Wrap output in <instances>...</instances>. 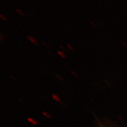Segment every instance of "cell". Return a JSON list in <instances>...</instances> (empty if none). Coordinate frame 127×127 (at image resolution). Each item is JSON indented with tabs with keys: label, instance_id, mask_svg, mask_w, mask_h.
<instances>
[{
	"label": "cell",
	"instance_id": "6da1fadb",
	"mask_svg": "<svg viewBox=\"0 0 127 127\" xmlns=\"http://www.w3.org/2000/svg\"><path fill=\"white\" fill-rule=\"evenodd\" d=\"M28 39H29L30 41H31L32 43H33V44H34V45H38L37 41H36V40L34 38L31 37V36H28Z\"/></svg>",
	"mask_w": 127,
	"mask_h": 127
},
{
	"label": "cell",
	"instance_id": "3957f363",
	"mask_svg": "<svg viewBox=\"0 0 127 127\" xmlns=\"http://www.w3.org/2000/svg\"><path fill=\"white\" fill-rule=\"evenodd\" d=\"M58 54L60 55V56H61L62 57H63V58H66L65 55L64 54L63 52H62V51H58Z\"/></svg>",
	"mask_w": 127,
	"mask_h": 127
},
{
	"label": "cell",
	"instance_id": "52a82bcc",
	"mask_svg": "<svg viewBox=\"0 0 127 127\" xmlns=\"http://www.w3.org/2000/svg\"><path fill=\"white\" fill-rule=\"evenodd\" d=\"M71 73H72V74H74V75H75V76H76V77H77V74H75V73H74V72H73V71H71Z\"/></svg>",
	"mask_w": 127,
	"mask_h": 127
},
{
	"label": "cell",
	"instance_id": "5b68a950",
	"mask_svg": "<svg viewBox=\"0 0 127 127\" xmlns=\"http://www.w3.org/2000/svg\"><path fill=\"white\" fill-rule=\"evenodd\" d=\"M67 47H68V48H69L70 49V50H71H71H72V51H74V49L72 48V46H70V45H69V44H68V45H67Z\"/></svg>",
	"mask_w": 127,
	"mask_h": 127
},
{
	"label": "cell",
	"instance_id": "277c9868",
	"mask_svg": "<svg viewBox=\"0 0 127 127\" xmlns=\"http://www.w3.org/2000/svg\"><path fill=\"white\" fill-rule=\"evenodd\" d=\"M16 11H17V12H19V13H20V14H21V15H24V14H23V12H22L20 10H18V9H16Z\"/></svg>",
	"mask_w": 127,
	"mask_h": 127
},
{
	"label": "cell",
	"instance_id": "7a4b0ae2",
	"mask_svg": "<svg viewBox=\"0 0 127 127\" xmlns=\"http://www.w3.org/2000/svg\"><path fill=\"white\" fill-rule=\"evenodd\" d=\"M52 97H53L54 99L55 100H56L57 101H60V98L58 97V96L56 94H52Z\"/></svg>",
	"mask_w": 127,
	"mask_h": 127
},
{
	"label": "cell",
	"instance_id": "8992f818",
	"mask_svg": "<svg viewBox=\"0 0 127 127\" xmlns=\"http://www.w3.org/2000/svg\"><path fill=\"white\" fill-rule=\"evenodd\" d=\"M1 18H3V20H6V18H5V17H3V16H2V14H1Z\"/></svg>",
	"mask_w": 127,
	"mask_h": 127
}]
</instances>
